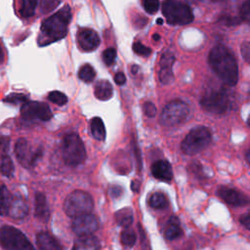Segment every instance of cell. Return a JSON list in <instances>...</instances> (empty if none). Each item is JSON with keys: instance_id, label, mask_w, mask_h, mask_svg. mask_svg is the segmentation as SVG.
Listing matches in <instances>:
<instances>
[{"instance_id": "1", "label": "cell", "mask_w": 250, "mask_h": 250, "mask_svg": "<svg viewBox=\"0 0 250 250\" xmlns=\"http://www.w3.org/2000/svg\"><path fill=\"white\" fill-rule=\"evenodd\" d=\"M209 64L213 71L228 85L233 86L238 79V67L234 56L223 45L215 46L209 54Z\"/></svg>"}, {"instance_id": "2", "label": "cell", "mask_w": 250, "mask_h": 250, "mask_svg": "<svg viewBox=\"0 0 250 250\" xmlns=\"http://www.w3.org/2000/svg\"><path fill=\"white\" fill-rule=\"evenodd\" d=\"M70 18L71 11L66 5L43 21L41 25L42 35L48 39V42L57 41L63 38L66 34Z\"/></svg>"}, {"instance_id": "3", "label": "cell", "mask_w": 250, "mask_h": 250, "mask_svg": "<svg viewBox=\"0 0 250 250\" xmlns=\"http://www.w3.org/2000/svg\"><path fill=\"white\" fill-rule=\"evenodd\" d=\"M63 211L70 218L89 214L94 208V201L90 193L75 189L70 192L63 201Z\"/></svg>"}, {"instance_id": "4", "label": "cell", "mask_w": 250, "mask_h": 250, "mask_svg": "<svg viewBox=\"0 0 250 250\" xmlns=\"http://www.w3.org/2000/svg\"><path fill=\"white\" fill-rule=\"evenodd\" d=\"M62 156L64 163L74 167L83 163L87 157L84 144L80 137L71 133L63 138L62 144Z\"/></svg>"}, {"instance_id": "5", "label": "cell", "mask_w": 250, "mask_h": 250, "mask_svg": "<svg viewBox=\"0 0 250 250\" xmlns=\"http://www.w3.org/2000/svg\"><path fill=\"white\" fill-rule=\"evenodd\" d=\"M212 141L210 130L203 126H198L189 131L181 144V149L185 154L193 155L204 150Z\"/></svg>"}, {"instance_id": "6", "label": "cell", "mask_w": 250, "mask_h": 250, "mask_svg": "<svg viewBox=\"0 0 250 250\" xmlns=\"http://www.w3.org/2000/svg\"><path fill=\"white\" fill-rule=\"evenodd\" d=\"M162 13L170 24H188L193 21L190 7L176 0H166L162 5Z\"/></svg>"}, {"instance_id": "7", "label": "cell", "mask_w": 250, "mask_h": 250, "mask_svg": "<svg viewBox=\"0 0 250 250\" xmlns=\"http://www.w3.org/2000/svg\"><path fill=\"white\" fill-rule=\"evenodd\" d=\"M0 244L5 250H35L20 229L8 225L0 229Z\"/></svg>"}, {"instance_id": "8", "label": "cell", "mask_w": 250, "mask_h": 250, "mask_svg": "<svg viewBox=\"0 0 250 250\" xmlns=\"http://www.w3.org/2000/svg\"><path fill=\"white\" fill-rule=\"evenodd\" d=\"M200 104L211 113L223 114L231 106V101L225 90H213L202 97Z\"/></svg>"}, {"instance_id": "9", "label": "cell", "mask_w": 250, "mask_h": 250, "mask_svg": "<svg viewBox=\"0 0 250 250\" xmlns=\"http://www.w3.org/2000/svg\"><path fill=\"white\" fill-rule=\"evenodd\" d=\"M188 114L189 108L188 104L181 100H174L163 108L160 120L163 125L171 127L183 123Z\"/></svg>"}, {"instance_id": "10", "label": "cell", "mask_w": 250, "mask_h": 250, "mask_svg": "<svg viewBox=\"0 0 250 250\" xmlns=\"http://www.w3.org/2000/svg\"><path fill=\"white\" fill-rule=\"evenodd\" d=\"M15 153L19 162L25 168L33 167L42 156L40 147L32 149L29 143L25 139H20L15 146Z\"/></svg>"}, {"instance_id": "11", "label": "cell", "mask_w": 250, "mask_h": 250, "mask_svg": "<svg viewBox=\"0 0 250 250\" xmlns=\"http://www.w3.org/2000/svg\"><path fill=\"white\" fill-rule=\"evenodd\" d=\"M71 229L78 236L92 235L99 229V220L91 213L84 214L73 218Z\"/></svg>"}, {"instance_id": "12", "label": "cell", "mask_w": 250, "mask_h": 250, "mask_svg": "<svg viewBox=\"0 0 250 250\" xmlns=\"http://www.w3.org/2000/svg\"><path fill=\"white\" fill-rule=\"evenodd\" d=\"M21 116L26 120L39 119L42 121H48L52 117V111L44 103L27 102L21 106Z\"/></svg>"}, {"instance_id": "13", "label": "cell", "mask_w": 250, "mask_h": 250, "mask_svg": "<svg viewBox=\"0 0 250 250\" xmlns=\"http://www.w3.org/2000/svg\"><path fill=\"white\" fill-rule=\"evenodd\" d=\"M217 195L226 203L233 206H245L249 203V198L245 193L226 186L218 187Z\"/></svg>"}, {"instance_id": "14", "label": "cell", "mask_w": 250, "mask_h": 250, "mask_svg": "<svg viewBox=\"0 0 250 250\" xmlns=\"http://www.w3.org/2000/svg\"><path fill=\"white\" fill-rule=\"evenodd\" d=\"M77 41L84 51H93L100 45V37L96 31L90 28L80 29L77 33Z\"/></svg>"}, {"instance_id": "15", "label": "cell", "mask_w": 250, "mask_h": 250, "mask_svg": "<svg viewBox=\"0 0 250 250\" xmlns=\"http://www.w3.org/2000/svg\"><path fill=\"white\" fill-rule=\"evenodd\" d=\"M175 61L174 54L171 51H167L163 54L160 60L159 80L163 84H168L174 79L173 75V62Z\"/></svg>"}, {"instance_id": "16", "label": "cell", "mask_w": 250, "mask_h": 250, "mask_svg": "<svg viewBox=\"0 0 250 250\" xmlns=\"http://www.w3.org/2000/svg\"><path fill=\"white\" fill-rule=\"evenodd\" d=\"M151 174L157 180L170 183L173 179V170L171 164L165 159L156 160L151 166Z\"/></svg>"}, {"instance_id": "17", "label": "cell", "mask_w": 250, "mask_h": 250, "mask_svg": "<svg viewBox=\"0 0 250 250\" xmlns=\"http://www.w3.org/2000/svg\"><path fill=\"white\" fill-rule=\"evenodd\" d=\"M28 213V206L25 199L20 195L12 196L8 215L14 219H23Z\"/></svg>"}, {"instance_id": "18", "label": "cell", "mask_w": 250, "mask_h": 250, "mask_svg": "<svg viewBox=\"0 0 250 250\" xmlns=\"http://www.w3.org/2000/svg\"><path fill=\"white\" fill-rule=\"evenodd\" d=\"M36 244L39 250H62L60 242L47 231H41L36 235Z\"/></svg>"}, {"instance_id": "19", "label": "cell", "mask_w": 250, "mask_h": 250, "mask_svg": "<svg viewBox=\"0 0 250 250\" xmlns=\"http://www.w3.org/2000/svg\"><path fill=\"white\" fill-rule=\"evenodd\" d=\"M72 250H101V244L94 235L79 236L75 239Z\"/></svg>"}, {"instance_id": "20", "label": "cell", "mask_w": 250, "mask_h": 250, "mask_svg": "<svg viewBox=\"0 0 250 250\" xmlns=\"http://www.w3.org/2000/svg\"><path fill=\"white\" fill-rule=\"evenodd\" d=\"M183 229L181 228L180 220L177 216L173 215L169 218L165 229H164V236L167 240H175L183 235Z\"/></svg>"}, {"instance_id": "21", "label": "cell", "mask_w": 250, "mask_h": 250, "mask_svg": "<svg viewBox=\"0 0 250 250\" xmlns=\"http://www.w3.org/2000/svg\"><path fill=\"white\" fill-rule=\"evenodd\" d=\"M35 217L43 222H47L50 217V211L47 204L45 195L42 192H36L35 194Z\"/></svg>"}, {"instance_id": "22", "label": "cell", "mask_w": 250, "mask_h": 250, "mask_svg": "<svg viewBox=\"0 0 250 250\" xmlns=\"http://www.w3.org/2000/svg\"><path fill=\"white\" fill-rule=\"evenodd\" d=\"M94 94L101 101H107L112 96V86L107 80H100L95 85Z\"/></svg>"}, {"instance_id": "23", "label": "cell", "mask_w": 250, "mask_h": 250, "mask_svg": "<svg viewBox=\"0 0 250 250\" xmlns=\"http://www.w3.org/2000/svg\"><path fill=\"white\" fill-rule=\"evenodd\" d=\"M114 219L116 221V223L123 227V228H129L134 220V215H133V211L131 208L126 207V208H122L118 211L115 212L114 214Z\"/></svg>"}, {"instance_id": "24", "label": "cell", "mask_w": 250, "mask_h": 250, "mask_svg": "<svg viewBox=\"0 0 250 250\" xmlns=\"http://www.w3.org/2000/svg\"><path fill=\"white\" fill-rule=\"evenodd\" d=\"M147 203L153 209H165L169 205V200L164 193L156 191L149 195Z\"/></svg>"}, {"instance_id": "25", "label": "cell", "mask_w": 250, "mask_h": 250, "mask_svg": "<svg viewBox=\"0 0 250 250\" xmlns=\"http://www.w3.org/2000/svg\"><path fill=\"white\" fill-rule=\"evenodd\" d=\"M91 133L97 141H104L105 139V127L100 117H94L91 121Z\"/></svg>"}, {"instance_id": "26", "label": "cell", "mask_w": 250, "mask_h": 250, "mask_svg": "<svg viewBox=\"0 0 250 250\" xmlns=\"http://www.w3.org/2000/svg\"><path fill=\"white\" fill-rule=\"evenodd\" d=\"M12 195L7 187L2 185L0 187V215H8Z\"/></svg>"}, {"instance_id": "27", "label": "cell", "mask_w": 250, "mask_h": 250, "mask_svg": "<svg viewBox=\"0 0 250 250\" xmlns=\"http://www.w3.org/2000/svg\"><path fill=\"white\" fill-rule=\"evenodd\" d=\"M0 172L2 175L11 178L14 174V164L9 155L3 154L0 161Z\"/></svg>"}, {"instance_id": "28", "label": "cell", "mask_w": 250, "mask_h": 250, "mask_svg": "<svg viewBox=\"0 0 250 250\" xmlns=\"http://www.w3.org/2000/svg\"><path fill=\"white\" fill-rule=\"evenodd\" d=\"M20 2H21V7H20L21 15L24 18L31 17L34 14L37 0H20Z\"/></svg>"}, {"instance_id": "29", "label": "cell", "mask_w": 250, "mask_h": 250, "mask_svg": "<svg viewBox=\"0 0 250 250\" xmlns=\"http://www.w3.org/2000/svg\"><path fill=\"white\" fill-rule=\"evenodd\" d=\"M95 75H96V72H95V69L91 66V64L87 63V64H84L80 67L79 71H78V77L86 82V83H90L94 80L95 78Z\"/></svg>"}, {"instance_id": "30", "label": "cell", "mask_w": 250, "mask_h": 250, "mask_svg": "<svg viewBox=\"0 0 250 250\" xmlns=\"http://www.w3.org/2000/svg\"><path fill=\"white\" fill-rule=\"evenodd\" d=\"M120 240L121 243L126 246V247H132L135 245L136 240H137V235L136 233L130 229L129 228H126L125 229H123L121 231V235H120Z\"/></svg>"}, {"instance_id": "31", "label": "cell", "mask_w": 250, "mask_h": 250, "mask_svg": "<svg viewBox=\"0 0 250 250\" xmlns=\"http://www.w3.org/2000/svg\"><path fill=\"white\" fill-rule=\"evenodd\" d=\"M48 98L52 103L59 105H64L67 103V97L63 93L59 91H53L49 93Z\"/></svg>"}, {"instance_id": "32", "label": "cell", "mask_w": 250, "mask_h": 250, "mask_svg": "<svg viewBox=\"0 0 250 250\" xmlns=\"http://www.w3.org/2000/svg\"><path fill=\"white\" fill-rule=\"evenodd\" d=\"M60 3H61V0H41V3H40L41 12L44 14L52 12L55 8L58 7Z\"/></svg>"}, {"instance_id": "33", "label": "cell", "mask_w": 250, "mask_h": 250, "mask_svg": "<svg viewBox=\"0 0 250 250\" xmlns=\"http://www.w3.org/2000/svg\"><path fill=\"white\" fill-rule=\"evenodd\" d=\"M116 59V51L113 48H108L103 53V60L105 64L111 65Z\"/></svg>"}, {"instance_id": "34", "label": "cell", "mask_w": 250, "mask_h": 250, "mask_svg": "<svg viewBox=\"0 0 250 250\" xmlns=\"http://www.w3.org/2000/svg\"><path fill=\"white\" fill-rule=\"evenodd\" d=\"M143 6L146 12L149 14H154L159 8L158 0H143Z\"/></svg>"}, {"instance_id": "35", "label": "cell", "mask_w": 250, "mask_h": 250, "mask_svg": "<svg viewBox=\"0 0 250 250\" xmlns=\"http://www.w3.org/2000/svg\"><path fill=\"white\" fill-rule=\"evenodd\" d=\"M133 49L136 54H138L140 56H144V57H147L151 53V50L148 47L145 46L144 44H142L140 42H136L133 45Z\"/></svg>"}, {"instance_id": "36", "label": "cell", "mask_w": 250, "mask_h": 250, "mask_svg": "<svg viewBox=\"0 0 250 250\" xmlns=\"http://www.w3.org/2000/svg\"><path fill=\"white\" fill-rule=\"evenodd\" d=\"M26 100H27L26 96H24L22 94H12L5 99V102L18 104V103H25Z\"/></svg>"}, {"instance_id": "37", "label": "cell", "mask_w": 250, "mask_h": 250, "mask_svg": "<svg viewBox=\"0 0 250 250\" xmlns=\"http://www.w3.org/2000/svg\"><path fill=\"white\" fill-rule=\"evenodd\" d=\"M144 112L146 113V116L153 117L156 114V107H155V105L152 103L146 102L144 104Z\"/></svg>"}, {"instance_id": "38", "label": "cell", "mask_w": 250, "mask_h": 250, "mask_svg": "<svg viewBox=\"0 0 250 250\" xmlns=\"http://www.w3.org/2000/svg\"><path fill=\"white\" fill-rule=\"evenodd\" d=\"M240 14H241V19L242 21H248L249 18H250V9H249V2L245 1L242 6H241V10H240Z\"/></svg>"}, {"instance_id": "39", "label": "cell", "mask_w": 250, "mask_h": 250, "mask_svg": "<svg viewBox=\"0 0 250 250\" xmlns=\"http://www.w3.org/2000/svg\"><path fill=\"white\" fill-rule=\"evenodd\" d=\"M109 193L114 198L119 197L123 193V188L120 186H116V185L115 186H111L109 188Z\"/></svg>"}, {"instance_id": "40", "label": "cell", "mask_w": 250, "mask_h": 250, "mask_svg": "<svg viewBox=\"0 0 250 250\" xmlns=\"http://www.w3.org/2000/svg\"><path fill=\"white\" fill-rule=\"evenodd\" d=\"M241 55L244 58V60L248 62L250 58V46L248 42H245L241 47Z\"/></svg>"}, {"instance_id": "41", "label": "cell", "mask_w": 250, "mask_h": 250, "mask_svg": "<svg viewBox=\"0 0 250 250\" xmlns=\"http://www.w3.org/2000/svg\"><path fill=\"white\" fill-rule=\"evenodd\" d=\"M240 223L242 224V226L246 229H249L250 228V217H249V213H246L244 215H242L240 217Z\"/></svg>"}, {"instance_id": "42", "label": "cell", "mask_w": 250, "mask_h": 250, "mask_svg": "<svg viewBox=\"0 0 250 250\" xmlns=\"http://www.w3.org/2000/svg\"><path fill=\"white\" fill-rule=\"evenodd\" d=\"M0 147L2 152H4V154H6L8 147H9V138L7 137H2L1 141H0Z\"/></svg>"}, {"instance_id": "43", "label": "cell", "mask_w": 250, "mask_h": 250, "mask_svg": "<svg viewBox=\"0 0 250 250\" xmlns=\"http://www.w3.org/2000/svg\"><path fill=\"white\" fill-rule=\"evenodd\" d=\"M114 81L118 85H123L126 82V77L122 72H117L114 76Z\"/></svg>"}, {"instance_id": "44", "label": "cell", "mask_w": 250, "mask_h": 250, "mask_svg": "<svg viewBox=\"0 0 250 250\" xmlns=\"http://www.w3.org/2000/svg\"><path fill=\"white\" fill-rule=\"evenodd\" d=\"M140 186H141L140 182L137 181V180H135V181H133V182L131 183V189H132L133 191H135V192H138L139 189H140Z\"/></svg>"}, {"instance_id": "45", "label": "cell", "mask_w": 250, "mask_h": 250, "mask_svg": "<svg viewBox=\"0 0 250 250\" xmlns=\"http://www.w3.org/2000/svg\"><path fill=\"white\" fill-rule=\"evenodd\" d=\"M3 61H4V54H3V50L0 46V63H2Z\"/></svg>"}, {"instance_id": "46", "label": "cell", "mask_w": 250, "mask_h": 250, "mask_svg": "<svg viewBox=\"0 0 250 250\" xmlns=\"http://www.w3.org/2000/svg\"><path fill=\"white\" fill-rule=\"evenodd\" d=\"M137 70H138V66H137V65H133V67H132V72H133V73H136Z\"/></svg>"}, {"instance_id": "47", "label": "cell", "mask_w": 250, "mask_h": 250, "mask_svg": "<svg viewBox=\"0 0 250 250\" xmlns=\"http://www.w3.org/2000/svg\"><path fill=\"white\" fill-rule=\"evenodd\" d=\"M246 160L249 163V150H247V152H246Z\"/></svg>"}, {"instance_id": "48", "label": "cell", "mask_w": 250, "mask_h": 250, "mask_svg": "<svg viewBox=\"0 0 250 250\" xmlns=\"http://www.w3.org/2000/svg\"><path fill=\"white\" fill-rule=\"evenodd\" d=\"M153 39H154V40H158V39H159V35H158V34H154V35H153Z\"/></svg>"}, {"instance_id": "49", "label": "cell", "mask_w": 250, "mask_h": 250, "mask_svg": "<svg viewBox=\"0 0 250 250\" xmlns=\"http://www.w3.org/2000/svg\"><path fill=\"white\" fill-rule=\"evenodd\" d=\"M212 1H222V0H212Z\"/></svg>"}]
</instances>
